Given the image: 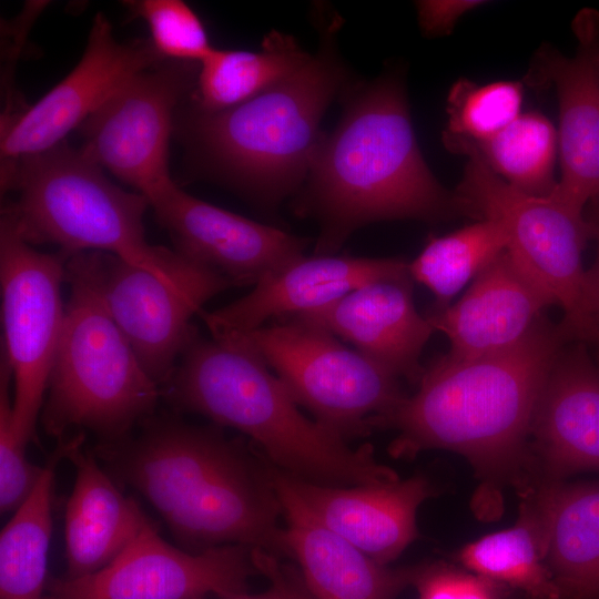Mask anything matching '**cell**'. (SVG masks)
Masks as SVG:
<instances>
[{
    "mask_svg": "<svg viewBox=\"0 0 599 599\" xmlns=\"http://www.w3.org/2000/svg\"><path fill=\"white\" fill-rule=\"evenodd\" d=\"M93 453L118 484L155 509L180 548L240 545L285 556L270 461L222 427L153 414Z\"/></svg>",
    "mask_w": 599,
    "mask_h": 599,
    "instance_id": "6da1fadb",
    "label": "cell"
},
{
    "mask_svg": "<svg viewBox=\"0 0 599 599\" xmlns=\"http://www.w3.org/2000/svg\"><path fill=\"white\" fill-rule=\"evenodd\" d=\"M570 341L544 315L514 346L471 359L446 354L425 367L417 390L380 425L388 450L413 458L428 449L463 455L488 483L529 484V437L550 368Z\"/></svg>",
    "mask_w": 599,
    "mask_h": 599,
    "instance_id": "7a4b0ae2",
    "label": "cell"
},
{
    "mask_svg": "<svg viewBox=\"0 0 599 599\" xmlns=\"http://www.w3.org/2000/svg\"><path fill=\"white\" fill-rule=\"evenodd\" d=\"M293 209L319 224L314 255H335L372 222L464 215L422 156L404 85L394 74L346 89L342 118L323 133Z\"/></svg>",
    "mask_w": 599,
    "mask_h": 599,
    "instance_id": "3957f363",
    "label": "cell"
},
{
    "mask_svg": "<svg viewBox=\"0 0 599 599\" xmlns=\"http://www.w3.org/2000/svg\"><path fill=\"white\" fill-rule=\"evenodd\" d=\"M161 396L179 412L238 430L273 466L297 479L325 486L399 479L376 460L372 445L352 448L302 414L260 356L233 338H206L195 331Z\"/></svg>",
    "mask_w": 599,
    "mask_h": 599,
    "instance_id": "277c9868",
    "label": "cell"
},
{
    "mask_svg": "<svg viewBox=\"0 0 599 599\" xmlns=\"http://www.w3.org/2000/svg\"><path fill=\"white\" fill-rule=\"evenodd\" d=\"M3 167L2 190L13 189L18 197L2 215L31 245L52 244L68 257L84 252L113 254L201 305L234 286L177 251L150 244L143 225L148 199L110 182L81 148L63 141Z\"/></svg>",
    "mask_w": 599,
    "mask_h": 599,
    "instance_id": "5b68a950",
    "label": "cell"
},
{
    "mask_svg": "<svg viewBox=\"0 0 599 599\" xmlns=\"http://www.w3.org/2000/svg\"><path fill=\"white\" fill-rule=\"evenodd\" d=\"M319 22L316 53L291 77L231 109L192 105L183 121L200 164L267 210L301 189L323 135L322 118L353 83L337 50L342 19Z\"/></svg>",
    "mask_w": 599,
    "mask_h": 599,
    "instance_id": "8992f818",
    "label": "cell"
},
{
    "mask_svg": "<svg viewBox=\"0 0 599 599\" xmlns=\"http://www.w3.org/2000/svg\"><path fill=\"white\" fill-rule=\"evenodd\" d=\"M65 282L70 295L41 423L59 441L75 429L90 430L101 441L116 440L155 414L161 389L69 260Z\"/></svg>",
    "mask_w": 599,
    "mask_h": 599,
    "instance_id": "52a82bcc",
    "label": "cell"
},
{
    "mask_svg": "<svg viewBox=\"0 0 599 599\" xmlns=\"http://www.w3.org/2000/svg\"><path fill=\"white\" fill-rule=\"evenodd\" d=\"M454 191L465 216L501 224L508 252L564 311L559 323L570 342L595 346L581 255L590 238L585 211L550 194L532 196L510 186L471 149Z\"/></svg>",
    "mask_w": 599,
    "mask_h": 599,
    "instance_id": "ba28073f",
    "label": "cell"
},
{
    "mask_svg": "<svg viewBox=\"0 0 599 599\" xmlns=\"http://www.w3.org/2000/svg\"><path fill=\"white\" fill-rule=\"evenodd\" d=\"M215 337L251 348L298 406L346 441L380 428L406 397L397 375L297 316Z\"/></svg>",
    "mask_w": 599,
    "mask_h": 599,
    "instance_id": "9c48e42d",
    "label": "cell"
},
{
    "mask_svg": "<svg viewBox=\"0 0 599 599\" xmlns=\"http://www.w3.org/2000/svg\"><path fill=\"white\" fill-rule=\"evenodd\" d=\"M68 260L60 251H38L1 215V354L12 374L14 425L28 443L35 437L63 327L61 290Z\"/></svg>",
    "mask_w": 599,
    "mask_h": 599,
    "instance_id": "30bf717a",
    "label": "cell"
},
{
    "mask_svg": "<svg viewBox=\"0 0 599 599\" xmlns=\"http://www.w3.org/2000/svg\"><path fill=\"white\" fill-rule=\"evenodd\" d=\"M258 575L252 548L191 552L166 542L150 521L106 567L79 578H50L43 599H220L245 591Z\"/></svg>",
    "mask_w": 599,
    "mask_h": 599,
    "instance_id": "8fae6325",
    "label": "cell"
},
{
    "mask_svg": "<svg viewBox=\"0 0 599 599\" xmlns=\"http://www.w3.org/2000/svg\"><path fill=\"white\" fill-rule=\"evenodd\" d=\"M184 64L140 72L81 125L83 152L148 201L174 183L167 162L173 113L194 80Z\"/></svg>",
    "mask_w": 599,
    "mask_h": 599,
    "instance_id": "7c38bea8",
    "label": "cell"
},
{
    "mask_svg": "<svg viewBox=\"0 0 599 599\" xmlns=\"http://www.w3.org/2000/svg\"><path fill=\"white\" fill-rule=\"evenodd\" d=\"M161 60L151 42H119L108 19L98 13L73 70L33 105L2 124V163L59 145L132 78Z\"/></svg>",
    "mask_w": 599,
    "mask_h": 599,
    "instance_id": "4fadbf2b",
    "label": "cell"
},
{
    "mask_svg": "<svg viewBox=\"0 0 599 599\" xmlns=\"http://www.w3.org/2000/svg\"><path fill=\"white\" fill-rule=\"evenodd\" d=\"M69 261L87 277L161 389L196 331L191 318L203 305L148 270L110 253L84 252Z\"/></svg>",
    "mask_w": 599,
    "mask_h": 599,
    "instance_id": "5bb4252c",
    "label": "cell"
},
{
    "mask_svg": "<svg viewBox=\"0 0 599 599\" xmlns=\"http://www.w3.org/2000/svg\"><path fill=\"white\" fill-rule=\"evenodd\" d=\"M175 251L235 286L255 285L304 255L308 240L206 203L175 183L149 200Z\"/></svg>",
    "mask_w": 599,
    "mask_h": 599,
    "instance_id": "9a60e30c",
    "label": "cell"
},
{
    "mask_svg": "<svg viewBox=\"0 0 599 599\" xmlns=\"http://www.w3.org/2000/svg\"><path fill=\"white\" fill-rule=\"evenodd\" d=\"M587 347L565 344L540 393L529 437L536 484L599 470V364Z\"/></svg>",
    "mask_w": 599,
    "mask_h": 599,
    "instance_id": "2e32d148",
    "label": "cell"
},
{
    "mask_svg": "<svg viewBox=\"0 0 599 599\" xmlns=\"http://www.w3.org/2000/svg\"><path fill=\"white\" fill-rule=\"evenodd\" d=\"M270 475L285 521V556L296 561L314 599H396L413 586L419 565L378 564L323 525L293 490L286 473L271 463Z\"/></svg>",
    "mask_w": 599,
    "mask_h": 599,
    "instance_id": "e0dca14e",
    "label": "cell"
},
{
    "mask_svg": "<svg viewBox=\"0 0 599 599\" xmlns=\"http://www.w3.org/2000/svg\"><path fill=\"white\" fill-rule=\"evenodd\" d=\"M409 272L362 285L331 304L294 315L318 325L409 384L419 383V358L435 331L413 302Z\"/></svg>",
    "mask_w": 599,
    "mask_h": 599,
    "instance_id": "ac0fdd59",
    "label": "cell"
},
{
    "mask_svg": "<svg viewBox=\"0 0 599 599\" xmlns=\"http://www.w3.org/2000/svg\"><path fill=\"white\" fill-rule=\"evenodd\" d=\"M408 271L403 258L301 256L267 274L242 298L201 312L212 336L245 333L272 318L322 308L369 282Z\"/></svg>",
    "mask_w": 599,
    "mask_h": 599,
    "instance_id": "d6986e66",
    "label": "cell"
},
{
    "mask_svg": "<svg viewBox=\"0 0 599 599\" xmlns=\"http://www.w3.org/2000/svg\"><path fill=\"white\" fill-rule=\"evenodd\" d=\"M555 305L506 248L455 303L426 316L449 339L446 355L471 359L507 349Z\"/></svg>",
    "mask_w": 599,
    "mask_h": 599,
    "instance_id": "ffe728a7",
    "label": "cell"
},
{
    "mask_svg": "<svg viewBox=\"0 0 599 599\" xmlns=\"http://www.w3.org/2000/svg\"><path fill=\"white\" fill-rule=\"evenodd\" d=\"M285 473V471H284ZM287 479L309 511L373 560L388 565L417 538V511L434 494L423 476L363 486Z\"/></svg>",
    "mask_w": 599,
    "mask_h": 599,
    "instance_id": "44dd1931",
    "label": "cell"
},
{
    "mask_svg": "<svg viewBox=\"0 0 599 599\" xmlns=\"http://www.w3.org/2000/svg\"><path fill=\"white\" fill-rule=\"evenodd\" d=\"M79 433L68 438L65 459L75 479L64 511L67 578L94 573L111 564L151 520L126 497Z\"/></svg>",
    "mask_w": 599,
    "mask_h": 599,
    "instance_id": "7402d4cb",
    "label": "cell"
},
{
    "mask_svg": "<svg viewBox=\"0 0 599 599\" xmlns=\"http://www.w3.org/2000/svg\"><path fill=\"white\" fill-rule=\"evenodd\" d=\"M529 78L535 84H552L558 98L561 177L551 194L585 211L599 199V73L581 50L566 57L547 47Z\"/></svg>",
    "mask_w": 599,
    "mask_h": 599,
    "instance_id": "603a6c76",
    "label": "cell"
},
{
    "mask_svg": "<svg viewBox=\"0 0 599 599\" xmlns=\"http://www.w3.org/2000/svg\"><path fill=\"white\" fill-rule=\"evenodd\" d=\"M522 496L535 509L558 599H599V481L539 483Z\"/></svg>",
    "mask_w": 599,
    "mask_h": 599,
    "instance_id": "cb8c5ba5",
    "label": "cell"
},
{
    "mask_svg": "<svg viewBox=\"0 0 599 599\" xmlns=\"http://www.w3.org/2000/svg\"><path fill=\"white\" fill-rule=\"evenodd\" d=\"M311 57L293 37L275 30L258 51L214 48L197 64L192 105L206 112L240 105L291 77Z\"/></svg>",
    "mask_w": 599,
    "mask_h": 599,
    "instance_id": "d4e9b609",
    "label": "cell"
},
{
    "mask_svg": "<svg viewBox=\"0 0 599 599\" xmlns=\"http://www.w3.org/2000/svg\"><path fill=\"white\" fill-rule=\"evenodd\" d=\"M67 449L68 439L59 441L34 489L1 530L0 599L44 598L55 469Z\"/></svg>",
    "mask_w": 599,
    "mask_h": 599,
    "instance_id": "484cf974",
    "label": "cell"
},
{
    "mask_svg": "<svg viewBox=\"0 0 599 599\" xmlns=\"http://www.w3.org/2000/svg\"><path fill=\"white\" fill-rule=\"evenodd\" d=\"M514 526L485 535L466 546L457 560L467 570L530 599H558L545 562L540 526L531 502L524 497Z\"/></svg>",
    "mask_w": 599,
    "mask_h": 599,
    "instance_id": "4316f807",
    "label": "cell"
},
{
    "mask_svg": "<svg viewBox=\"0 0 599 599\" xmlns=\"http://www.w3.org/2000/svg\"><path fill=\"white\" fill-rule=\"evenodd\" d=\"M455 153L474 150L487 166L510 186L532 196H548L558 154L557 130L541 113L521 112L502 131L477 143H444Z\"/></svg>",
    "mask_w": 599,
    "mask_h": 599,
    "instance_id": "83f0119b",
    "label": "cell"
},
{
    "mask_svg": "<svg viewBox=\"0 0 599 599\" xmlns=\"http://www.w3.org/2000/svg\"><path fill=\"white\" fill-rule=\"evenodd\" d=\"M508 246L501 224L483 219L446 235H430L408 263L413 281L425 285L435 296L430 312L450 305L453 297Z\"/></svg>",
    "mask_w": 599,
    "mask_h": 599,
    "instance_id": "f1b7e54d",
    "label": "cell"
},
{
    "mask_svg": "<svg viewBox=\"0 0 599 599\" xmlns=\"http://www.w3.org/2000/svg\"><path fill=\"white\" fill-rule=\"evenodd\" d=\"M522 99L520 82L477 84L460 79L448 94V124L443 133L444 143H477L493 138L521 114Z\"/></svg>",
    "mask_w": 599,
    "mask_h": 599,
    "instance_id": "f546056e",
    "label": "cell"
},
{
    "mask_svg": "<svg viewBox=\"0 0 599 599\" xmlns=\"http://www.w3.org/2000/svg\"><path fill=\"white\" fill-rule=\"evenodd\" d=\"M148 24L151 43L162 58L200 64L213 50L197 14L181 0L129 1Z\"/></svg>",
    "mask_w": 599,
    "mask_h": 599,
    "instance_id": "4dcf8cb0",
    "label": "cell"
},
{
    "mask_svg": "<svg viewBox=\"0 0 599 599\" xmlns=\"http://www.w3.org/2000/svg\"><path fill=\"white\" fill-rule=\"evenodd\" d=\"M11 369L1 354L0 361V509L14 511L30 496L43 467L30 463L26 456L28 441L19 434L12 410Z\"/></svg>",
    "mask_w": 599,
    "mask_h": 599,
    "instance_id": "1f68e13d",
    "label": "cell"
},
{
    "mask_svg": "<svg viewBox=\"0 0 599 599\" xmlns=\"http://www.w3.org/2000/svg\"><path fill=\"white\" fill-rule=\"evenodd\" d=\"M413 586L419 599H500L504 588L443 561L419 565Z\"/></svg>",
    "mask_w": 599,
    "mask_h": 599,
    "instance_id": "d6a6232c",
    "label": "cell"
},
{
    "mask_svg": "<svg viewBox=\"0 0 599 599\" xmlns=\"http://www.w3.org/2000/svg\"><path fill=\"white\" fill-rule=\"evenodd\" d=\"M252 556L258 573L275 586L285 599H314L296 566L285 564L280 557L260 549H252Z\"/></svg>",
    "mask_w": 599,
    "mask_h": 599,
    "instance_id": "836d02e7",
    "label": "cell"
},
{
    "mask_svg": "<svg viewBox=\"0 0 599 599\" xmlns=\"http://www.w3.org/2000/svg\"><path fill=\"white\" fill-rule=\"evenodd\" d=\"M477 2L471 1H422L418 16L422 29L429 34H441L451 29L455 21Z\"/></svg>",
    "mask_w": 599,
    "mask_h": 599,
    "instance_id": "e575fe53",
    "label": "cell"
},
{
    "mask_svg": "<svg viewBox=\"0 0 599 599\" xmlns=\"http://www.w3.org/2000/svg\"><path fill=\"white\" fill-rule=\"evenodd\" d=\"M585 217L589 225L590 238L598 244L597 257L592 266L586 271L587 292L596 329V354L599 364V199L589 202L585 209Z\"/></svg>",
    "mask_w": 599,
    "mask_h": 599,
    "instance_id": "d590c367",
    "label": "cell"
},
{
    "mask_svg": "<svg viewBox=\"0 0 599 599\" xmlns=\"http://www.w3.org/2000/svg\"><path fill=\"white\" fill-rule=\"evenodd\" d=\"M578 49L587 54L599 73V12L592 9L580 11L573 21Z\"/></svg>",
    "mask_w": 599,
    "mask_h": 599,
    "instance_id": "8d00e7d4",
    "label": "cell"
},
{
    "mask_svg": "<svg viewBox=\"0 0 599 599\" xmlns=\"http://www.w3.org/2000/svg\"><path fill=\"white\" fill-rule=\"evenodd\" d=\"M221 599H285L283 593L273 585H270V588L258 595H250L245 591L231 593Z\"/></svg>",
    "mask_w": 599,
    "mask_h": 599,
    "instance_id": "74e56055",
    "label": "cell"
}]
</instances>
